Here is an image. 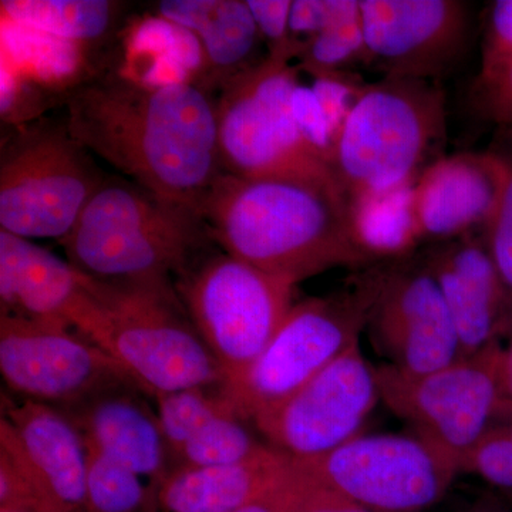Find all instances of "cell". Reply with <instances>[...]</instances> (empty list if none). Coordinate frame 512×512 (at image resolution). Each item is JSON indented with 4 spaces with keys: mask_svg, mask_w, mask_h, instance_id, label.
<instances>
[{
    "mask_svg": "<svg viewBox=\"0 0 512 512\" xmlns=\"http://www.w3.org/2000/svg\"><path fill=\"white\" fill-rule=\"evenodd\" d=\"M508 161L498 153H460L427 168L407 198L410 237L434 245L483 234L508 178Z\"/></svg>",
    "mask_w": 512,
    "mask_h": 512,
    "instance_id": "16",
    "label": "cell"
},
{
    "mask_svg": "<svg viewBox=\"0 0 512 512\" xmlns=\"http://www.w3.org/2000/svg\"><path fill=\"white\" fill-rule=\"evenodd\" d=\"M147 397L140 386L123 384L60 410L89 450L148 478L156 497L158 485L171 471V460L157 410Z\"/></svg>",
    "mask_w": 512,
    "mask_h": 512,
    "instance_id": "18",
    "label": "cell"
},
{
    "mask_svg": "<svg viewBox=\"0 0 512 512\" xmlns=\"http://www.w3.org/2000/svg\"><path fill=\"white\" fill-rule=\"evenodd\" d=\"M87 301L69 261L0 229V315L74 329Z\"/></svg>",
    "mask_w": 512,
    "mask_h": 512,
    "instance_id": "20",
    "label": "cell"
},
{
    "mask_svg": "<svg viewBox=\"0 0 512 512\" xmlns=\"http://www.w3.org/2000/svg\"><path fill=\"white\" fill-rule=\"evenodd\" d=\"M379 402L376 366L357 342L252 427L291 460H311L363 434Z\"/></svg>",
    "mask_w": 512,
    "mask_h": 512,
    "instance_id": "13",
    "label": "cell"
},
{
    "mask_svg": "<svg viewBox=\"0 0 512 512\" xmlns=\"http://www.w3.org/2000/svg\"><path fill=\"white\" fill-rule=\"evenodd\" d=\"M505 158L510 168L507 184L483 237L495 268L512 298V160L507 156Z\"/></svg>",
    "mask_w": 512,
    "mask_h": 512,
    "instance_id": "30",
    "label": "cell"
},
{
    "mask_svg": "<svg viewBox=\"0 0 512 512\" xmlns=\"http://www.w3.org/2000/svg\"><path fill=\"white\" fill-rule=\"evenodd\" d=\"M461 512H508L505 511L503 507H500L498 504L488 503V501H483V503L474 504L473 507H468L466 510Z\"/></svg>",
    "mask_w": 512,
    "mask_h": 512,
    "instance_id": "38",
    "label": "cell"
},
{
    "mask_svg": "<svg viewBox=\"0 0 512 512\" xmlns=\"http://www.w3.org/2000/svg\"><path fill=\"white\" fill-rule=\"evenodd\" d=\"M0 373L16 397L57 409L111 387L140 386L126 367L77 330L6 315H0Z\"/></svg>",
    "mask_w": 512,
    "mask_h": 512,
    "instance_id": "14",
    "label": "cell"
},
{
    "mask_svg": "<svg viewBox=\"0 0 512 512\" xmlns=\"http://www.w3.org/2000/svg\"><path fill=\"white\" fill-rule=\"evenodd\" d=\"M200 212L222 251L295 286L338 266L380 261L329 175L221 174Z\"/></svg>",
    "mask_w": 512,
    "mask_h": 512,
    "instance_id": "2",
    "label": "cell"
},
{
    "mask_svg": "<svg viewBox=\"0 0 512 512\" xmlns=\"http://www.w3.org/2000/svg\"><path fill=\"white\" fill-rule=\"evenodd\" d=\"M291 458L269 446L261 454L228 466L178 467L156 490L161 512H235L278 483Z\"/></svg>",
    "mask_w": 512,
    "mask_h": 512,
    "instance_id": "22",
    "label": "cell"
},
{
    "mask_svg": "<svg viewBox=\"0 0 512 512\" xmlns=\"http://www.w3.org/2000/svg\"><path fill=\"white\" fill-rule=\"evenodd\" d=\"M0 512H63L50 501L43 498H22V500L10 501L0 504Z\"/></svg>",
    "mask_w": 512,
    "mask_h": 512,
    "instance_id": "36",
    "label": "cell"
},
{
    "mask_svg": "<svg viewBox=\"0 0 512 512\" xmlns=\"http://www.w3.org/2000/svg\"><path fill=\"white\" fill-rule=\"evenodd\" d=\"M74 269L111 285H171L212 242L201 212L126 178H104L60 239Z\"/></svg>",
    "mask_w": 512,
    "mask_h": 512,
    "instance_id": "4",
    "label": "cell"
},
{
    "mask_svg": "<svg viewBox=\"0 0 512 512\" xmlns=\"http://www.w3.org/2000/svg\"><path fill=\"white\" fill-rule=\"evenodd\" d=\"M298 59L299 69L313 77L350 74L359 64L367 66L359 0H340L335 18L302 47Z\"/></svg>",
    "mask_w": 512,
    "mask_h": 512,
    "instance_id": "25",
    "label": "cell"
},
{
    "mask_svg": "<svg viewBox=\"0 0 512 512\" xmlns=\"http://www.w3.org/2000/svg\"><path fill=\"white\" fill-rule=\"evenodd\" d=\"M84 282L90 299L74 330L126 367L151 399L225 383L174 284L111 285L87 276Z\"/></svg>",
    "mask_w": 512,
    "mask_h": 512,
    "instance_id": "5",
    "label": "cell"
},
{
    "mask_svg": "<svg viewBox=\"0 0 512 512\" xmlns=\"http://www.w3.org/2000/svg\"><path fill=\"white\" fill-rule=\"evenodd\" d=\"M423 256L443 293L463 356L501 343L512 328V298L483 234L430 245Z\"/></svg>",
    "mask_w": 512,
    "mask_h": 512,
    "instance_id": "17",
    "label": "cell"
},
{
    "mask_svg": "<svg viewBox=\"0 0 512 512\" xmlns=\"http://www.w3.org/2000/svg\"><path fill=\"white\" fill-rule=\"evenodd\" d=\"M174 286L225 383L264 352L291 311L295 289L227 252L205 251L175 278Z\"/></svg>",
    "mask_w": 512,
    "mask_h": 512,
    "instance_id": "7",
    "label": "cell"
},
{
    "mask_svg": "<svg viewBox=\"0 0 512 512\" xmlns=\"http://www.w3.org/2000/svg\"><path fill=\"white\" fill-rule=\"evenodd\" d=\"M156 497L141 477L89 450L86 512H154Z\"/></svg>",
    "mask_w": 512,
    "mask_h": 512,
    "instance_id": "26",
    "label": "cell"
},
{
    "mask_svg": "<svg viewBox=\"0 0 512 512\" xmlns=\"http://www.w3.org/2000/svg\"><path fill=\"white\" fill-rule=\"evenodd\" d=\"M165 22L188 30L200 43L197 83L208 92L264 62L261 32L242 0H164L157 5Z\"/></svg>",
    "mask_w": 512,
    "mask_h": 512,
    "instance_id": "21",
    "label": "cell"
},
{
    "mask_svg": "<svg viewBox=\"0 0 512 512\" xmlns=\"http://www.w3.org/2000/svg\"><path fill=\"white\" fill-rule=\"evenodd\" d=\"M512 64V0H497L485 20L477 89L490 86Z\"/></svg>",
    "mask_w": 512,
    "mask_h": 512,
    "instance_id": "29",
    "label": "cell"
},
{
    "mask_svg": "<svg viewBox=\"0 0 512 512\" xmlns=\"http://www.w3.org/2000/svg\"><path fill=\"white\" fill-rule=\"evenodd\" d=\"M45 493L63 512H86L89 448L57 407L2 394V419Z\"/></svg>",
    "mask_w": 512,
    "mask_h": 512,
    "instance_id": "19",
    "label": "cell"
},
{
    "mask_svg": "<svg viewBox=\"0 0 512 512\" xmlns=\"http://www.w3.org/2000/svg\"><path fill=\"white\" fill-rule=\"evenodd\" d=\"M292 109L293 116H295L296 123L301 128L303 136L308 138L309 143L318 148L330 167V156H332L335 138H333L322 104H320L312 87L298 84L295 93H293Z\"/></svg>",
    "mask_w": 512,
    "mask_h": 512,
    "instance_id": "32",
    "label": "cell"
},
{
    "mask_svg": "<svg viewBox=\"0 0 512 512\" xmlns=\"http://www.w3.org/2000/svg\"><path fill=\"white\" fill-rule=\"evenodd\" d=\"M247 5L264 39L268 56L292 62L295 55L289 42L291 0H247Z\"/></svg>",
    "mask_w": 512,
    "mask_h": 512,
    "instance_id": "31",
    "label": "cell"
},
{
    "mask_svg": "<svg viewBox=\"0 0 512 512\" xmlns=\"http://www.w3.org/2000/svg\"><path fill=\"white\" fill-rule=\"evenodd\" d=\"M153 400L171 461L195 431L218 414L234 410L221 386L158 394Z\"/></svg>",
    "mask_w": 512,
    "mask_h": 512,
    "instance_id": "27",
    "label": "cell"
},
{
    "mask_svg": "<svg viewBox=\"0 0 512 512\" xmlns=\"http://www.w3.org/2000/svg\"><path fill=\"white\" fill-rule=\"evenodd\" d=\"M298 70L289 60L268 56L221 90L215 111L222 174L335 177L293 116Z\"/></svg>",
    "mask_w": 512,
    "mask_h": 512,
    "instance_id": "8",
    "label": "cell"
},
{
    "mask_svg": "<svg viewBox=\"0 0 512 512\" xmlns=\"http://www.w3.org/2000/svg\"><path fill=\"white\" fill-rule=\"evenodd\" d=\"M301 474V473H299ZM302 476V474H301ZM303 477V476H302ZM305 493L296 512H372L362 505L353 503L342 495L332 493L325 488L316 487L305 477Z\"/></svg>",
    "mask_w": 512,
    "mask_h": 512,
    "instance_id": "35",
    "label": "cell"
},
{
    "mask_svg": "<svg viewBox=\"0 0 512 512\" xmlns=\"http://www.w3.org/2000/svg\"><path fill=\"white\" fill-rule=\"evenodd\" d=\"M375 292L372 264L342 291L293 303L258 359L237 379L222 384L235 412L252 426L360 342Z\"/></svg>",
    "mask_w": 512,
    "mask_h": 512,
    "instance_id": "6",
    "label": "cell"
},
{
    "mask_svg": "<svg viewBox=\"0 0 512 512\" xmlns=\"http://www.w3.org/2000/svg\"><path fill=\"white\" fill-rule=\"evenodd\" d=\"M501 353L497 343L426 375L383 363L376 366L380 397L410 433L443 451L461 473L478 441L512 409L501 384Z\"/></svg>",
    "mask_w": 512,
    "mask_h": 512,
    "instance_id": "10",
    "label": "cell"
},
{
    "mask_svg": "<svg viewBox=\"0 0 512 512\" xmlns=\"http://www.w3.org/2000/svg\"><path fill=\"white\" fill-rule=\"evenodd\" d=\"M461 473L474 474L512 498V409L478 441L464 460Z\"/></svg>",
    "mask_w": 512,
    "mask_h": 512,
    "instance_id": "28",
    "label": "cell"
},
{
    "mask_svg": "<svg viewBox=\"0 0 512 512\" xmlns=\"http://www.w3.org/2000/svg\"><path fill=\"white\" fill-rule=\"evenodd\" d=\"M366 332L386 365L426 375L464 359L443 293L423 254L376 262Z\"/></svg>",
    "mask_w": 512,
    "mask_h": 512,
    "instance_id": "12",
    "label": "cell"
},
{
    "mask_svg": "<svg viewBox=\"0 0 512 512\" xmlns=\"http://www.w3.org/2000/svg\"><path fill=\"white\" fill-rule=\"evenodd\" d=\"M501 384L505 400L512 406V328L508 333L507 346H503L501 353Z\"/></svg>",
    "mask_w": 512,
    "mask_h": 512,
    "instance_id": "37",
    "label": "cell"
},
{
    "mask_svg": "<svg viewBox=\"0 0 512 512\" xmlns=\"http://www.w3.org/2000/svg\"><path fill=\"white\" fill-rule=\"evenodd\" d=\"M367 66L382 77L443 84L464 63L474 35L463 0H359Z\"/></svg>",
    "mask_w": 512,
    "mask_h": 512,
    "instance_id": "15",
    "label": "cell"
},
{
    "mask_svg": "<svg viewBox=\"0 0 512 512\" xmlns=\"http://www.w3.org/2000/svg\"><path fill=\"white\" fill-rule=\"evenodd\" d=\"M268 447L247 420L235 410H228L208 421L185 441L171 461V470L242 463Z\"/></svg>",
    "mask_w": 512,
    "mask_h": 512,
    "instance_id": "24",
    "label": "cell"
},
{
    "mask_svg": "<svg viewBox=\"0 0 512 512\" xmlns=\"http://www.w3.org/2000/svg\"><path fill=\"white\" fill-rule=\"evenodd\" d=\"M309 483L372 512H423L439 503L460 470L413 433L360 434L311 460L293 461Z\"/></svg>",
    "mask_w": 512,
    "mask_h": 512,
    "instance_id": "11",
    "label": "cell"
},
{
    "mask_svg": "<svg viewBox=\"0 0 512 512\" xmlns=\"http://www.w3.org/2000/svg\"><path fill=\"white\" fill-rule=\"evenodd\" d=\"M446 92L429 80L382 77L366 83L330 156V170L355 211L409 194L443 158Z\"/></svg>",
    "mask_w": 512,
    "mask_h": 512,
    "instance_id": "3",
    "label": "cell"
},
{
    "mask_svg": "<svg viewBox=\"0 0 512 512\" xmlns=\"http://www.w3.org/2000/svg\"><path fill=\"white\" fill-rule=\"evenodd\" d=\"M478 92L488 119L505 130L512 131V64L500 79Z\"/></svg>",
    "mask_w": 512,
    "mask_h": 512,
    "instance_id": "34",
    "label": "cell"
},
{
    "mask_svg": "<svg viewBox=\"0 0 512 512\" xmlns=\"http://www.w3.org/2000/svg\"><path fill=\"white\" fill-rule=\"evenodd\" d=\"M64 103L80 146L133 183L200 211L222 174L217 99L200 83L109 72L77 83Z\"/></svg>",
    "mask_w": 512,
    "mask_h": 512,
    "instance_id": "1",
    "label": "cell"
},
{
    "mask_svg": "<svg viewBox=\"0 0 512 512\" xmlns=\"http://www.w3.org/2000/svg\"><path fill=\"white\" fill-rule=\"evenodd\" d=\"M104 178L66 121L23 128L0 158V229L26 239L60 241Z\"/></svg>",
    "mask_w": 512,
    "mask_h": 512,
    "instance_id": "9",
    "label": "cell"
},
{
    "mask_svg": "<svg viewBox=\"0 0 512 512\" xmlns=\"http://www.w3.org/2000/svg\"><path fill=\"white\" fill-rule=\"evenodd\" d=\"M305 487V480L291 463L288 473L278 483L235 512H296Z\"/></svg>",
    "mask_w": 512,
    "mask_h": 512,
    "instance_id": "33",
    "label": "cell"
},
{
    "mask_svg": "<svg viewBox=\"0 0 512 512\" xmlns=\"http://www.w3.org/2000/svg\"><path fill=\"white\" fill-rule=\"evenodd\" d=\"M2 16L73 43H97L119 28L124 3L111 0H2Z\"/></svg>",
    "mask_w": 512,
    "mask_h": 512,
    "instance_id": "23",
    "label": "cell"
}]
</instances>
